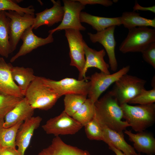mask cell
Here are the masks:
<instances>
[{
	"instance_id": "ffe728a7",
	"label": "cell",
	"mask_w": 155,
	"mask_h": 155,
	"mask_svg": "<svg viewBox=\"0 0 155 155\" xmlns=\"http://www.w3.org/2000/svg\"><path fill=\"white\" fill-rule=\"evenodd\" d=\"M38 155H91L87 151L65 143L59 136H55L51 144Z\"/></svg>"
},
{
	"instance_id": "e575fe53",
	"label": "cell",
	"mask_w": 155,
	"mask_h": 155,
	"mask_svg": "<svg viewBox=\"0 0 155 155\" xmlns=\"http://www.w3.org/2000/svg\"><path fill=\"white\" fill-rule=\"evenodd\" d=\"M0 155H20L16 147L0 148Z\"/></svg>"
},
{
	"instance_id": "d590c367",
	"label": "cell",
	"mask_w": 155,
	"mask_h": 155,
	"mask_svg": "<svg viewBox=\"0 0 155 155\" xmlns=\"http://www.w3.org/2000/svg\"><path fill=\"white\" fill-rule=\"evenodd\" d=\"M133 11L137 10L142 11H149L155 13V6L148 7H144L140 5L137 1H135V5L133 7Z\"/></svg>"
},
{
	"instance_id": "603a6c76",
	"label": "cell",
	"mask_w": 155,
	"mask_h": 155,
	"mask_svg": "<svg viewBox=\"0 0 155 155\" xmlns=\"http://www.w3.org/2000/svg\"><path fill=\"white\" fill-rule=\"evenodd\" d=\"M12 78L22 91L24 95L31 82L36 78L31 68L13 66L11 69Z\"/></svg>"
},
{
	"instance_id": "836d02e7",
	"label": "cell",
	"mask_w": 155,
	"mask_h": 155,
	"mask_svg": "<svg viewBox=\"0 0 155 155\" xmlns=\"http://www.w3.org/2000/svg\"><path fill=\"white\" fill-rule=\"evenodd\" d=\"M85 6L86 5L100 4L105 7L112 5L113 1L110 0H75Z\"/></svg>"
},
{
	"instance_id": "5bb4252c",
	"label": "cell",
	"mask_w": 155,
	"mask_h": 155,
	"mask_svg": "<svg viewBox=\"0 0 155 155\" xmlns=\"http://www.w3.org/2000/svg\"><path fill=\"white\" fill-rule=\"evenodd\" d=\"M33 29L31 26L23 33L21 38L22 44L18 53L11 59V62H14L20 57L29 53L39 47L53 42V34H49L47 37L43 38L35 35L33 32Z\"/></svg>"
},
{
	"instance_id": "52a82bcc",
	"label": "cell",
	"mask_w": 155,
	"mask_h": 155,
	"mask_svg": "<svg viewBox=\"0 0 155 155\" xmlns=\"http://www.w3.org/2000/svg\"><path fill=\"white\" fill-rule=\"evenodd\" d=\"M84 127L64 111L59 115L49 119L42 128L48 134H74Z\"/></svg>"
},
{
	"instance_id": "f1b7e54d",
	"label": "cell",
	"mask_w": 155,
	"mask_h": 155,
	"mask_svg": "<svg viewBox=\"0 0 155 155\" xmlns=\"http://www.w3.org/2000/svg\"><path fill=\"white\" fill-rule=\"evenodd\" d=\"M23 98L11 95L0 94V127L3 126L6 115Z\"/></svg>"
},
{
	"instance_id": "9a60e30c",
	"label": "cell",
	"mask_w": 155,
	"mask_h": 155,
	"mask_svg": "<svg viewBox=\"0 0 155 155\" xmlns=\"http://www.w3.org/2000/svg\"><path fill=\"white\" fill-rule=\"evenodd\" d=\"M13 66L10 63H7L3 57H0V94L23 98L24 94L12 77Z\"/></svg>"
},
{
	"instance_id": "2e32d148",
	"label": "cell",
	"mask_w": 155,
	"mask_h": 155,
	"mask_svg": "<svg viewBox=\"0 0 155 155\" xmlns=\"http://www.w3.org/2000/svg\"><path fill=\"white\" fill-rule=\"evenodd\" d=\"M51 1L53 4L52 7L46 8L43 11L35 14L34 23L32 26L33 29H36L42 25L51 27L62 21L64 11L61 1L59 0Z\"/></svg>"
},
{
	"instance_id": "83f0119b",
	"label": "cell",
	"mask_w": 155,
	"mask_h": 155,
	"mask_svg": "<svg viewBox=\"0 0 155 155\" xmlns=\"http://www.w3.org/2000/svg\"><path fill=\"white\" fill-rule=\"evenodd\" d=\"M87 96L86 95L75 94L65 95L64 99V111L72 117L87 99Z\"/></svg>"
},
{
	"instance_id": "cb8c5ba5",
	"label": "cell",
	"mask_w": 155,
	"mask_h": 155,
	"mask_svg": "<svg viewBox=\"0 0 155 155\" xmlns=\"http://www.w3.org/2000/svg\"><path fill=\"white\" fill-rule=\"evenodd\" d=\"M121 24L128 30L137 27L151 26L155 28V18L148 19L140 16L135 11L123 12L120 16Z\"/></svg>"
},
{
	"instance_id": "3957f363",
	"label": "cell",
	"mask_w": 155,
	"mask_h": 155,
	"mask_svg": "<svg viewBox=\"0 0 155 155\" xmlns=\"http://www.w3.org/2000/svg\"><path fill=\"white\" fill-rule=\"evenodd\" d=\"M123 118L135 132L144 131L155 121V104L152 103L135 106L124 104L120 105Z\"/></svg>"
},
{
	"instance_id": "7402d4cb",
	"label": "cell",
	"mask_w": 155,
	"mask_h": 155,
	"mask_svg": "<svg viewBox=\"0 0 155 155\" xmlns=\"http://www.w3.org/2000/svg\"><path fill=\"white\" fill-rule=\"evenodd\" d=\"M81 22L86 23L92 28L99 32L112 26L121 25L120 17L108 18L93 16L86 12L81 11L80 14Z\"/></svg>"
},
{
	"instance_id": "4dcf8cb0",
	"label": "cell",
	"mask_w": 155,
	"mask_h": 155,
	"mask_svg": "<svg viewBox=\"0 0 155 155\" xmlns=\"http://www.w3.org/2000/svg\"><path fill=\"white\" fill-rule=\"evenodd\" d=\"M84 127L86 136L89 139L103 141V137L100 127L94 117Z\"/></svg>"
},
{
	"instance_id": "7a4b0ae2",
	"label": "cell",
	"mask_w": 155,
	"mask_h": 155,
	"mask_svg": "<svg viewBox=\"0 0 155 155\" xmlns=\"http://www.w3.org/2000/svg\"><path fill=\"white\" fill-rule=\"evenodd\" d=\"M61 97L36 76L24 94V97L34 110H48L51 108Z\"/></svg>"
},
{
	"instance_id": "d6986e66",
	"label": "cell",
	"mask_w": 155,
	"mask_h": 155,
	"mask_svg": "<svg viewBox=\"0 0 155 155\" xmlns=\"http://www.w3.org/2000/svg\"><path fill=\"white\" fill-rule=\"evenodd\" d=\"M124 133L128 136L129 140L133 143L134 149L139 153L147 155L155 154V138L151 133L142 131L136 133L125 129Z\"/></svg>"
},
{
	"instance_id": "ac0fdd59",
	"label": "cell",
	"mask_w": 155,
	"mask_h": 155,
	"mask_svg": "<svg viewBox=\"0 0 155 155\" xmlns=\"http://www.w3.org/2000/svg\"><path fill=\"white\" fill-rule=\"evenodd\" d=\"M34 109L24 97L5 115L3 127L8 128L33 116Z\"/></svg>"
},
{
	"instance_id": "9c48e42d",
	"label": "cell",
	"mask_w": 155,
	"mask_h": 155,
	"mask_svg": "<svg viewBox=\"0 0 155 155\" xmlns=\"http://www.w3.org/2000/svg\"><path fill=\"white\" fill-rule=\"evenodd\" d=\"M64 11L63 20L56 28L49 30V34H53L56 31L66 29L84 31L85 27L81 24L80 14L85 6L75 0H63Z\"/></svg>"
},
{
	"instance_id": "8992f818",
	"label": "cell",
	"mask_w": 155,
	"mask_h": 155,
	"mask_svg": "<svg viewBox=\"0 0 155 155\" xmlns=\"http://www.w3.org/2000/svg\"><path fill=\"white\" fill-rule=\"evenodd\" d=\"M129 70L130 66L127 65L112 74L96 72L91 76L87 77L90 80L87 95L88 98L94 104L104 91L121 76L127 73Z\"/></svg>"
},
{
	"instance_id": "44dd1931",
	"label": "cell",
	"mask_w": 155,
	"mask_h": 155,
	"mask_svg": "<svg viewBox=\"0 0 155 155\" xmlns=\"http://www.w3.org/2000/svg\"><path fill=\"white\" fill-rule=\"evenodd\" d=\"M99 124L102 131L103 141L108 145L113 146L126 155H132L137 153L134 148L125 141L123 132H117Z\"/></svg>"
},
{
	"instance_id": "8fae6325",
	"label": "cell",
	"mask_w": 155,
	"mask_h": 155,
	"mask_svg": "<svg viewBox=\"0 0 155 155\" xmlns=\"http://www.w3.org/2000/svg\"><path fill=\"white\" fill-rule=\"evenodd\" d=\"M65 30L69 49L70 65L78 69L79 72L78 80H81L86 61L83 36L78 30L66 29Z\"/></svg>"
},
{
	"instance_id": "d4e9b609",
	"label": "cell",
	"mask_w": 155,
	"mask_h": 155,
	"mask_svg": "<svg viewBox=\"0 0 155 155\" xmlns=\"http://www.w3.org/2000/svg\"><path fill=\"white\" fill-rule=\"evenodd\" d=\"M10 21L4 11H0V55L6 58L12 53L9 41Z\"/></svg>"
},
{
	"instance_id": "6da1fadb",
	"label": "cell",
	"mask_w": 155,
	"mask_h": 155,
	"mask_svg": "<svg viewBox=\"0 0 155 155\" xmlns=\"http://www.w3.org/2000/svg\"><path fill=\"white\" fill-rule=\"evenodd\" d=\"M94 105V117L100 124L120 133L130 127L126 121L122 120V109L111 91L98 99Z\"/></svg>"
},
{
	"instance_id": "d6a6232c",
	"label": "cell",
	"mask_w": 155,
	"mask_h": 155,
	"mask_svg": "<svg viewBox=\"0 0 155 155\" xmlns=\"http://www.w3.org/2000/svg\"><path fill=\"white\" fill-rule=\"evenodd\" d=\"M141 53L144 60L155 69V42L150 44Z\"/></svg>"
},
{
	"instance_id": "e0dca14e",
	"label": "cell",
	"mask_w": 155,
	"mask_h": 155,
	"mask_svg": "<svg viewBox=\"0 0 155 155\" xmlns=\"http://www.w3.org/2000/svg\"><path fill=\"white\" fill-rule=\"evenodd\" d=\"M83 44L85 55V63L83 71L81 80L86 78V74L88 69L91 67H95L99 69L101 72L109 74V65L104 61V57L106 51L104 49L97 51L90 47L84 40Z\"/></svg>"
},
{
	"instance_id": "5b68a950",
	"label": "cell",
	"mask_w": 155,
	"mask_h": 155,
	"mask_svg": "<svg viewBox=\"0 0 155 155\" xmlns=\"http://www.w3.org/2000/svg\"><path fill=\"white\" fill-rule=\"evenodd\" d=\"M146 81L136 76L125 74L114 83L111 90L120 105L127 103L145 89Z\"/></svg>"
},
{
	"instance_id": "484cf974",
	"label": "cell",
	"mask_w": 155,
	"mask_h": 155,
	"mask_svg": "<svg viewBox=\"0 0 155 155\" xmlns=\"http://www.w3.org/2000/svg\"><path fill=\"white\" fill-rule=\"evenodd\" d=\"M94 104L87 98L72 117L84 126L94 118Z\"/></svg>"
},
{
	"instance_id": "1f68e13d",
	"label": "cell",
	"mask_w": 155,
	"mask_h": 155,
	"mask_svg": "<svg viewBox=\"0 0 155 155\" xmlns=\"http://www.w3.org/2000/svg\"><path fill=\"white\" fill-rule=\"evenodd\" d=\"M155 102V87L152 89L146 90H143L135 97L130 100L128 104L145 105L154 103Z\"/></svg>"
},
{
	"instance_id": "277c9868",
	"label": "cell",
	"mask_w": 155,
	"mask_h": 155,
	"mask_svg": "<svg viewBox=\"0 0 155 155\" xmlns=\"http://www.w3.org/2000/svg\"><path fill=\"white\" fill-rule=\"evenodd\" d=\"M126 38L119 46L123 53L141 52L151 43L155 42V29L148 27L130 29Z\"/></svg>"
},
{
	"instance_id": "7c38bea8",
	"label": "cell",
	"mask_w": 155,
	"mask_h": 155,
	"mask_svg": "<svg viewBox=\"0 0 155 155\" xmlns=\"http://www.w3.org/2000/svg\"><path fill=\"white\" fill-rule=\"evenodd\" d=\"M115 26H112L95 34L88 32L90 39L94 43L98 42L104 48L109 59V64L111 71H115L118 68V63L115 54L116 42L114 33Z\"/></svg>"
},
{
	"instance_id": "ba28073f",
	"label": "cell",
	"mask_w": 155,
	"mask_h": 155,
	"mask_svg": "<svg viewBox=\"0 0 155 155\" xmlns=\"http://www.w3.org/2000/svg\"><path fill=\"white\" fill-rule=\"evenodd\" d=\"M41 78L43 82L60 97L70 94L87 96L89 86L87 77L81 80L66 78L59 81Z\"/></svg>"
},
{
	"instance_id": "8d00e7d4",
	"label": "cell",
	"mask_w": 155,
	"mask_h": 155,
	"mask_svg": "<svg viewBox=\"0 0 155 155\" xmlns=\"http://www.w3.org/2000/svg\"><path fill=\"white\" fill-rule=\"evenodd\" d=\"M109 148L114 152L116 155H126L121 151L117 149L113 146L109 145H108ZM132 155H142L140 153H138Z\"/></svg>"
},
{
	"instance_id": "30bf717a",
	"label": "cell",
	"mask_w": 155,
	"mask_h": 155,
	"mask_svg": "<svg viewBox=\"0 0 155 155\" xmlns=\"http://www.w3.org/2000/svg\"><path fill=\"white\" fill-rule=\"evenodd\" d=\"M10 20L9 24V41L12 53L16 49L21 37L25 30L34 24V15L25 14L22 16L11 11H5Z\"/></svg>"
},
{
	"instance_id": "f546056e",
	"label": "cell",
	"mask_w": 155,
	"mask_h": 155,
	"mask_svg": "<svg viewBox=\"0 0 155 155\" xmlns=\"http://www.w3.org/2000/svg\"><path fill=\"white\" fill-rule=\"evenodd\" d=\"M22 1L0 0V11L6 10L15 11L23 16L25 14L34 15L35 9L32 5L26 7L20 6L18 4Z\"/></svg>"
},
{
	"instance_id": "4316f807",
	"label": "cell",
	"mask_w": 155,
	"mask_h": 155,
	"mask_svg": "<svg viewBox=\"0 0 155 155\" xmlns=\"http://www.w3.org/2000/svg\"><path fill=\"white\" fill-rule=\"evenodd\" d=\"M23 122L8 128L0 127V148L16 147V139L18 131Z\"/></svg>"
},
{
	"instance_id": "4fadbf2b",
	"label": "cell",
	"mask_w": 155,
	"mask_h": 155,
	"mask_svg": "<svg viewBox=\"0 0 155 155\" xmlns=\"http://www.w3.org/2000/svg\"><path fill=\"white\" fill-rule=\"evenodd\" d=\"M39 116H33L23 122L20 125L17 133L16 145L20 155H24L29 146L35 130L39 126L42 121Z\"/></svg>"
}]
</instances>
